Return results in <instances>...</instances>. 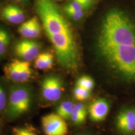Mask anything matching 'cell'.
Returning <instances> with one entry per match:
<instances>
[{
  "mask_svg": "<svg viewBox=\"0 0 135 135\" xmlns=\"http://www.w3.org/2000/svg\"><path fill=\"white\" fill-rule=\"evenodd\" d=\"M63 82L56 76H49L44 79L41 84V93L47 101H58L62 95Z\"/></svg>",
  "mask_w": 135,
  "mask_h": 135,
  "instance_id": "5b68a950",
  "label": "cell"
},
{
  "mask_svg": "<svg viewBox=\"0 0 135 135\" xmlns=\"http://www.w3.org/2000/svg\"><path fill=\"white\" fill-rule=\"evenodd\" d=\"M4 71L7 79L16 83L27 82L32 76V70L28 61L14 60L7 64Z\"/></svg>",
  "mask_w": 135,
  "mask_h": 135,
  "instance_id": "277c9868",
  "label": "cell"
},
{
  "mask_svg": "<svg viewBox=\"0 0 135 135\" xmlns=\"http://www.w3.org/2000/svg\"><path fill=\"white\" fill-rule=\"evenodd\" d=\"M18 31L22 36L27 39L38 37L41 33L42 28L38 18L34 16L23 23L20 26Z\"/></svg>",
  "mask_w": 135,
  "mask_h": 135,
  "instance_id": "30bf717a",
  "label": "cell"
},
{
  "mask_svg": "<svg viewBox=\"0 0 135 135\" xmlns=\"http://www.w3.org/2000/svg\"><path fill=\"white\" fill-rule=\"evenodd\" d=\"M83 8L79 3L76 1H73L72 2L65 6L64 10L66 14H67L71 12L81 11L83 10Z\"/></svg>",
  "mask_w": 135,
  "mask_h": 135,
  "instance_id": "ffe728a7",
  "label": "cell"
},
{
  "mask_svg": "<svg viewBox=\"0 0 135 135\" xmlns=\"http://www.w3.org/2000/svg\"><path fill=\"white\" fill-rule=\"evenodd\" d=\"M0 129H1V127H0Z\"/></svg>",
  "mask_w": 135,
  "mask_h": 135,
  "instance_id": "4316f807",
  "label": "cell"
},
{
  "mask_svg": "<svg viewBox=\"0 0 135 135\" xmlns=\"http://www.w3.org/2000/svg\"><path fill=\"white\" fill-rule=\"evenodd\" d=\"M76 1L81 5L83 9H88L89 8L93 2V0H73Z\"/></svg>",
  "mask_w": 135,
  "mask_h": 135,
  "instance_id": "603a6c76",
  "label": "cell"
},
{
  "mask_svg": "<svg viewBox=\"0 0 135 135\" xmlns=\"http://www.w3.org/2000/svg\"><path fill=\"white\" fill-rule=\"evenodd\" d=\"M35 8L47 35L71 31L53 0H35Z\"/></svg>",
  "mask_w": 135,
  "mask_h": 135,
  "instance_id": "7a4b0ae2",
  "label": "cell"
},
{
  "mask_svg": "<svg viewBox=\"0 0 135 135\" xmlns=\"http://www.w3.org/2000/svg\"><path fill=\"white\" fill-rule=\"evenodd\" d=\"M13 135H38L28 127H15L12 130Z\"/></svg>",
  "mask_w": 135,
  "mask_h": 135,
  "instance_id": "e0dca14e",
  "label": "cell"
},
{
  "mask_svg": "<svg viewBox=\"0 0 135 135\" xmlns=\"http://www.w3.org/2000/svg\"><path fill=\"white\" fill-rule=\"evenodd\" d=\"M10 43V35L3 28H0V58L4 56Z\"/></svg>",
  "mask_w": 135,
  "mask_h": 135,
  "instance_id": "5bb4252c",
  "label": "cell"
},
{
  "mask_svg": "<svg viewBox=\"0 0 135 135\" xmlns=\"http://www.w3.org/2000/svg\"><path fill=\"white\" fill-rule=\"evenodd\" d=\"M90 91L81 87L77 86L74 90V96L78 101H84L88 99L90 96Z\"/></svg>",
  "mask_w": 135,
  "mask_h": 135,
  "instance_id": "2e32d148",
  "label": "cell"
},
{
  "mask_svg": "<svg viewBox=\"0 0 135 135\" xmlns=\"http://www.w3.org/2000/svg\"><path fill=\"white\" fill-rule=\"evenodd\" d=\"M14 1H16L18 2H20V3H27L28 0H13Z\"/></svg>",
  "mask_w": 135,
  "mask_h": 135,
  "instance_id": "cb8c5ba5",
  "label": "cell"
},
{
  "mask_svg": "<svg viewBox=\"0 0 135 135\" xmlns=\"http://www.w3.org/2000/svg\"><path fill=\"white\" fill-rule=\"evenodd\" d=\"M86 116L87 114L74 111L70 119L74 124L79 125L82 124L85 122L86 119Z\"/></svg>",
  "mask_w": 135,
  "mask_h": 135,
  "instance_id": "ac0fdd59",
  "label": "cell"
},
{
  "mask_svg": "<svg viewBox=\"0 0 135 135\" xmlns=\"http://www.w3.org/2000/svg\"><path fill=\"white\" fill-rule=\"evenodd\" d=\"M74 111H77L85 114H87V108L82 103H78L75 104Z\"/></svg>",
  "mask_w": 135,
  "mask_h": 135,
  "instance_id": "44dd1931",
  "label": "cell"
},
{
  "mask_svg": "<svg viewBox=\"0 0 135 135\" xmlns=\"http://www.w3.org/2000/svg\"><path fill=\"white\" fill-rule=\"evenodd\" d=\"M41 46L39 43L31 40L20 41L14 46L15 54L26 61L35 60L40 53Z\"/></svg>",
  "mask_w": 135,
  "mask_h": 135,
  "instance_id": "52a82bcc",
  "label": "cell"
},
{
  "mask_svg": "<svg viewBox=\"0 0 135 135\" xmlns=\"http://www.w3.org/2000/svg\"><path fill=\"white\" fill-rule=\"evenodd\" d=\"M57 1H61V0H57Z\"/></svg>",
  "mask_w": 135,
  "mask_h": 135,
  "instance_id": "484cf974",
  "label": "cell"
},
{
  "mask_svg": "<svg viewBox=\"0 0 135 135\" xmlns=\"http://www.w3.org/2000/svg\"><path fill=\"white\" fill-rule=\"evenodd\" d=\"M85 135V134H80V135Z\"/></svg>",
  "mask_w": 135,
  "mask_h": 135,
  "instance_id": "d4e9b609",
  "label": "cell"
},
{
  "mask_svg": "<svg viewBox=\"0 0 135 135\" xmlns=\"http://www.w3.org/2000/svg\"><path fill=\"white\" fill-rule=\"evenodd\" d=\"M95 83L92 78L88 76H84L80 78L77 81L76 86L88 91H91L94 87Z\"/></svg>",
  "mask_w": 135,
  "mask_h": 135,
  "instance_id": "9a60e30c",
  "label": "cell"
},
{
  "mask_svg": "<svg viewBox=\"0 0 135 135\" xmlns=\"http://www.w3.org/2000/svg\"><path fill=\"white\" fill-rule=\"evenodd\" d=\"M32 104V94L29 87L23 85L11 87L5 113L7 118L14 120L29 111Z\"/></svg>",
  "mask_w": 135,
  "mask_h": 135,
  "instance_id": "3957f363",
  "label": "cell"
},
{
  "mask_svg": "<svg viewBox=\"0 0 135 135\" xmlns=\"http://www.w3.org/2000/svg\"><path fill=\"white\" fill-rule=\"evenodd\" d=\"M75 104L71 101H64L58 106L56 114L64 120L70 119L74 111Z\"/></svg>",
  "mask_w": 135,
  "mask_h": 135,
  "instance_id": "4fadbf2b",
  "label": "cell"
},
{
  "mask_svg": "<svg viewBox=\"0 0 135 135\" xmlns=\"http://www.w3.org/2000/svg\"><path fill=\"white\" fill-rule=\"evenodd\" d=\"M53 44L59 63L68 69H75L79 63L77 45L72 31L48 35Z\"/></svg>",
  "mask_w": 135,
  "mask_h": 135,
  "instance_id": "6da1fadb",
  "label": "cell"
},
{
  "mask_svg": "<svg viewBox=\"0 0 135 135\" xmlns=\"http://www.w3.org/2000/svg\"><path fill=\"white\" fill-rule=\"evenodd\" d=\"M2 16L4 19L14 24L23 23L26 18L24 11L19 7L13 4L8 5L4 8Z\"/></svg>",
  "mask_w": 135,
  "mask_h": 135,
  "instance_id": "8fae6325",
  "label": "cell"
},
{
  "mask_svg": "<svg viewBox=\"0 0 135 135\" xmlns=\"http://www.w3.org/2000/svg\"><path fill=\"white\" fill-rule=\"evenodd\" d=\"M44 132L46 135H66L68 128L65 120L56 113L44 116L41 119Z\"/></svg>",
  "mask_w": 135,
  "mask_h": 135,
  "instance_id": "8992f818",
  "label": "cell"
},
{
  "mask_svg": "<svg viewBox=\"0 0 135 135\" xmlns=\"http://www.w3.org/2000/svg\"><path fill=\"white\" fill-rule=\"evenodd\" d=\"M53 55L49 52L39 54L35 59L34 66L40 70H48L52 67L53 65Z\"/></svg>",
  "mask_w": 135,
  "mask_h": 135,
  "instance_id": "7c38bea8",
  "label": "cell"
},
{
  "mask_svg": "<svg viewBox=\"0 0 135 135\" xmlns=\"http://www.w3.org/2000/svg\"><path fill=\"white\" fill-rule=\"evenodd\" d=\"M116 125L122 133L129 135L135 130V108H126L120 111L116 118Z\"/></svg>",
  "mask_w": 135,
  "mask_h": 135,
  "instance_id": "ba28073f",
  "label": "cell"
},
{
  "mask_svg": "<svg viewBox=\"0 0 135 135\" xmlns=\"http://www.w3.org/2000/svg\"><path fill=\"white\" fill-rule=\"evenodd\" d=\"M8 103V99L4 88L0 85V114L5 112Z\"/></svg>",
  "mask_w": 135,
  "mask_h": 135,
  "instance_id": "d6986e66",
  "label": "cell"
},
{
  "mask_svg": "<svg viewBox=\"0 0 135 135\" xmlns=\"http://www.w3.org/2000/svg\"><path fill=\"white\" fill-rule=\"evenodd\" d=\"M67 14L71 18H72L74 20L77 21V20L80 19L83 16V12L82 11H78V12L69 13Z\"/></svg>",
  "mask_w": 135,
  "mask_h": 135,
  "instance_id": "7402d4cb",
  "label": "cell"
},
{
  "mask_svg": "<svg viewBox=\"0 0 135 135\" xmlns=\"http://www.w3.org/2000/svg\"><path fill=\"white\" fill-rule=\"evenodd\" d=\"M110 105L105 99L100 98L93 102L89 107V116L92 121H103L109 114Z\"/></svg>",
  "mask_w": 135,
  "mask_h": 135,
  "instance_id": "9c48e42d",
  "label": "cell"
}]
</instances>
